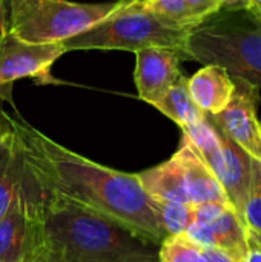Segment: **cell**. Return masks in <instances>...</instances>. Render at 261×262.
Returning a JSON list of instances; mask_svg holds the SVG:
<instances>
[{"instance_id": "obj_1", "label": "cell", "mask_w": 261, "mask_h": 262, "mask_svg": "<svg viewBox=\"0 0 261 262\" xmlns=\"http://www.w3.org/2000/svg\"><path fill=\"white\" fill-rule=\"evenodd\" d=\"M9 121L23 164L45 192L100 213L155 246L166 239L152 200L135 173L115 170L72 152L31 126L15 109Z\"/></svg>"}, {"instance_id": "obj_2", "label": "cell", "mask_w": 261, "mask_h": 262, "mask_svg": "<svg viewBox=\"0 0 261 262\" xmlns=\"http://www.w3.org/2000/svg\"><path fill=\"white\" fill-rule=\"evenodd\" d=\"M28 175L38 196L46 243L65 262H160V246L100 213L45 192Z\"/></svg>"}, {"instance_id": "obj_3", "label": "cell", "mask_w": 261, "mask_h": 262, "mask_svg": "<svg viewBox=\"0 0 261 262\" xmlns=\"http://www.w3.org/2000/svg\"><path fill=\"white\" fill-rule=\"evenodd\" d=\"M185 54L261 88V17L248 8L218 11L188 34Z\"/></svg>"}, {"instance_id": "obj_4", "label": "cell", "mask_w": 261, "mask_h": 262, "mask_svg": "<svg viewBox=\"0 0 261 262\" xmlns=\"http://www.w3.org/2000/svg\"><path fill=\"white\" fill-rule=\"evenodd\" d=\"M191 31L174 26L157 17L140 3L118 8L105 20L85 32L62 41L65 51H140L163 48L182 54L186 60L185 45Z\"/></svg>"}, {"instance_id": "obj_5", "label": "cell", "mask_w": 261, "mask_h": 262, "mask_svg": "<svg viewBox=\"0 0 261 262\" xmlns=\"http://www.w3.org/2000/svg\"><path fill=\"white\" fill-rule=\"evenodd\" d=\"M118 8L117 2L12 0L8 6V31L32 45L62 43L92 28Z\"/></svg>"}, {"instance_id": "obj_6", "label": "cell", "mask_w": 261, "mask_h": 262, "mask_svg": "<svg viewBox=\"0 0 261 262\" xmlns=\"http://www.w3.org/2000/svg\"><path fill=\"white\" fill-rule=\"evenodd\" d=\"M182 130L212 170L232 207L245 221L243 212L252 180L254 158L225 137L208 117L195 124L182 127Z\"/></svg>"}, {"instance_id": "obj_7", "label": "cell", "mask_w": 261, "mask_h": 262, "mask_svg": "<svg viewBox=\"0 0 261 262\" xmlns=\"http://www.w3.org/2000/svg\"><path fill=\"white\" fill-rule=\"evenodd\" d=\"M48 247L40 203L20 155V180L0 216V262H32Z\"/></svg>"}, {"instance_id": "obj_8", "label": "cell", "mask_w": 261, "mask_h": 262, "mask_svg": "<svg viewBox=\"0 0 261 262\" xmlns=\"http://www.w3.org/2000/svg\"><path fill=\"white\" fill-rule=\"evenodd\" d=\"M62 43H26L8 29L0 32V100L14 109V83L22 78H34L38 84L58 83L51 75L52 64L65 54Z\"/></svg>"}, {"instance_id": "obj_9", "label": "cell", "mask_w": 261, "mask_h": 262, "mask_svg": "<svg viewBox=\"0 0 261 262\" xmlns=\"http://www.w3.org/2000/svg\"><path fill=\"white\" fill-rule=\"evenodd\" d=\"M235 80V92L229 104L209 121L251 158L261 163V121L258 118V88Z\"/></svg>"}, {"instance_id": "obj_10", "label": "cell", "mask_w": 261, "mask_h": 262, "mask_svg": "<svg viewBox=\"0 0 261 262\" xmlns=\"http://www.w3.org/2000/svg\"><path fill=\"white\" fill-rule=\"evenodd\" d=\"M134 54V80L138 98L152 106L182 75L180 63L183 57L175 51L163 48H146Z\"/></svg>"}, {"instance_id": "obj_11", "label": "cell", "mask_w": 261, "mask_h": 262, "mask_svg": "<svg viewBox=\"0 0 261 262\" xmlns=\"http://www.w3.org/2000/svg\"><path fill=\"white\" fill-rule=\"evenodd\" d=\"M185 235L200 246L217 247L226 252L237 262L245 261L249 252L246 224L232 206L225 207L208 223L192 221Z\"/></svg>"}, {"instance_id": "obj_12", "label": "cell", "mask_w": 261, "mask_h": 262, "mask_svg": "<svg viewBox=\"0 0 261 262\" xmlns=\"http://www.w3.org/2000/svg\"><path fill=\"white\" fill-rule=\"evenodd\" d=\"M172 157L183 172L186 192L192 206L205 203H222L232 206L212 170L185 135L182 137L180 146Z\"/></svg>"}, {"instance_id": "obj_13", "label": "cell", "mask_w": 261, "mask_h": 262, "mask_svg": "<svg viewBox=\"0 0 261 262\" xmlns=\"http://www.w3.org/2000/svg\"><path fill=\"white\" fill-rule=\"evenodd\" d=\"M188 89L194 103L206 114H220L232 100L235 80L217 64H205L188 78Z\"/></svg>"}, {"instance_id": "obj_14", "label": "cell", "mask_w": 261, "mask_h": 262, "mask_svg": "<svg viewBox=\"0 0 261 262\" xmlns=\"http://www.w3.org/2000/svg\"><path fill=\"white\" fill-rule=\"evenodd\" d=\"M20 180V149L9 114L0 109V216L9 207Z\"/></svg>"}, {"instance_id": "obj_15", "label": "cell", "mask_w": 261, "mask_h": 262, "mask_svg": "<svg viewBox=\"0 0 261 262\" xmlns=\"http://www.w3.org/2000/svg\"><path fill=\"white\" fill-rule=\"evenodd\" d=\"M135 177L151 198L191 204L183 172L174 157L155 167L135 173Z\"/></svg>"}, {"instance_id": "obj_16", "label": "cell", "mask_w": 261, "mask_h": 262, "mask_svg": "<svg viewBox=\"0 0 261 262\" xmlns=\"http://www.w3.org/2000/svg\"><path fill=\"white\" fill-rule=\"evenodd\" d=\"M152 106L180 127L195 124L206 118V114L194 103L188 89V77L183 74Z\"/></svg>"}, {"instance_id": "obj_17", "label": "cell", "mask_w": 261, "mask_h": 262, "mask_svg": "<svg viewBox=\"0 0 261 262\" xmlns=\"http://www.w3.org/2000/svg\"><path fill=\"white\" fill-rule=\"evenodd\" d=\"M160 262H237L217 247L200 246L186 235L169 236L158 247Z\"/></svg>"}, {"instance_id": "obj_18", "label": "cell", "mask_w": 261, "mask_h": 262, "mask_svg": "<svg viewBox=\"0 0 261 262\" xmlns=\"http://www.w3.org/2000/svg\"><path fill=\"white\" fill-rule=\"evenodd\" d=\"M151 200L158 224L163 229L166 238L185 235L186 229L192 223V204L155 200V198Z\"/></svg>"}, {"instance_id": "obj_19", "label": "cell", "mask_w": 261, "mask_h": 262, "mask_svg": "<svg viewBox=\"0 0 261 262\" xmlns=\"http://www.w3.org/2000/svg\"><path fill=\"white\" fill-rule=\"evenodd\" d=\"M140 5L174 26L192 31L200 25L185 0H145Z\"/></svg>"}, {"instance_id": "obj_20", "label": "cell", "mask_w": 261, "mask_h": 262, "mask_svg": "<svg viewBox=\"0 0 261 262\" xmlns=\"http://www.w3.org/2000/svg\"><path fill=\"white\" fill-rule=\"evenodd\" d=\"M243 218L248 229L261 232V163L254 160L252 180L245 204Z\"/></svg>"}, {"instance_id": "obj_21", "label": "cell", "mask_w": 261, "mask_h": 262, "mask_svg": "<svg viewBox=\"0 0 261 262\" xmlns=\"http://www.w3.org/2000/svg\"><path fill=\"white\" fill-rule=\"evenodd\" d=\"M185 2L200 23L220 11V0H185Z\"/></svg>"}, {"instance_id": "obj_22", "label": "cell", "mask_w": 261, "mask_h": 262, "mask_svg": "<svg viewBox=\"0 0 261 262\" xmlns=\"http://www.w3.org/2000/svg\"><path fill=\"white\" fill-rule=\"evenodd\" d=\"M46 244H48V243H46ZM32 262H65V259L62 258V255H60L52 246L48 244V247L45 249V252H43L40 256H37Z\"/></svg>"}, {"instance_id": "obj_23", "label": "cell", "mask_w": 261, "mask_h": 262, "mask_svg": "<svg viewBox=\"0 0 261 262\" xmlns=\"http://www.w3.org/2000/svg\"><path fill=\"white\" fill-rule=\"evenodd\" d=\"M249 0H220V11H234L248 8Z\"/></svg>"}, {"instance_id": "obj_24", "label": "cell", "mask_w": 261, "mask_h": 262, "mask_svg": "<svg viewBox=\"0 0 261 262\" xmlns=\"http://www.w3.org/2000/svg\"><path fill=\"white\" fill-rule=\"evenodd\" d=\"M246 236H248V243L252 247H257L261 250V232H255L252 229L246 227Z\"/></svg>"}, {"instance_id": "obj_25", "label": "cell", "mask_w": 261, "mask_h": 262, "mask_svg": "<svg viewBox=\"0 0 261 262\" xmlns=\"http://www.w3.org/2000/svg\"><path fill=\"white\" fill-rule=\"evenodd\" d=\"M8 29V9L3 0H0V32Z\"/></svg>"}, {"instance_id": "obj_26", "label": "cell", "mask_w": 261, "mask_h": 262, "mask_svg": "<svg viewBox=\"0 0 261 262\" xmlns=\"http://www.w3.org/2000/svg\"><path fill=\"white\" fill-rule=\"evenodd\" d=\"M243 262H261V250L257 247L249 246V252Z\"/></svg>"}, {"instance_id": "obj_27", "label": "cell", "mask_w": 261, "mask_h": 262, "mask_svg": "<svg viewBox=\"0 0 261 262\" xmlns=\"http://www.w3.org/2000/svg\"><path fill=\"white\" fill-rule=\"evenodd\" d=\"M248 9H251L254 14H257V15L261 17V0H249Z\"/></svg>"}, {"instance_id": "obj_28", "label": "cell", "mask_w": 261, "mask_h": 262, "mask_svg": "<svg viewBox=\"0 0 261 262\" xmlns=\"http://www.w3.org/2000/svg\"><path fill=\"white\" fill-rule=\"evenodd\" d=\"M115 2L120 5V8H123V6H129V5L140 3V2H145V0H115Z\"/></svg>"}, {"instance_id": "obj_29", "label": "cell", "mask_w": 261, "mask_h": 262, "mask_svg": "<svg viewBox=\"0 0 261 262\" xmlns=\"http://www.w3.org/2000/svg\"><path fill=\"white\" fill-rule=\"evenodd\" d=\"M5 2V5H6V9H8V6H9V3L12 2V0H3Z\"/></svg>"}]
</instances>
